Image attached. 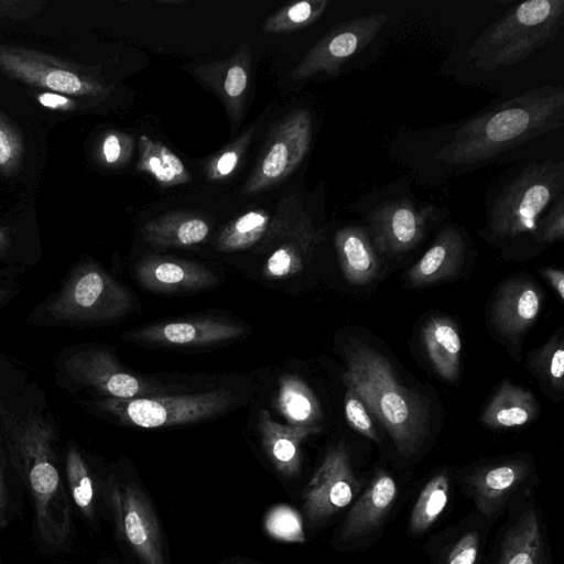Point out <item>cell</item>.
<instances>
[{
	"label": "cell",
	"instance_id": "1f68e13d",
	"mask_svg": "<svg viewBox=\"0 0 564 564\" xmlns=\"http://www.w3.org/2000/svg\"><path fill=\"white\" fill-rule=\"evenodd\" d=\"M531 367L552 388L563 391L564 340L561 332L535 351L531 359Z\"/></svg>",
	"mask_w": 564,
	"mask_h": 564
},
{
	"label": "cell",
	"instance_id": "5bb4252c",
	"mask_svg": "<svg viewBox=\"0 0 564 564\" xmlns=\"http://www.w3.org/2000/svg\"><path fill=\"white\" fill-rule=\"evenodd\" d=\"M542 292L525 279L510 280L497 293L492 322L505 335L513 337L528 329L540 314Z\"/></svg>",
	"mask_w": 564,
	"mask_h": 564
},
{
	"label": "cell",
	"instance_id": "60d3db41",
	"mask_svg": "<svg viewBox=\"0 0 564 564\" xmlns=\"http://www.w3.org/2000/svg\"><path fill=\"white\" fill-rule=\"evenodd\" d=\"M40 101L47 107H57L67 102V99L53 94H43L40 96Z\"/></svg>",
	"mask_w": 564,
	"mask_h": 564
},
{
	"label": "cell",
	"instance_id": "d6986e66",
	"mask_svg": "<svg viewBox=\"0 0 564 564\" xmlns=\"http://www.w3.org/2000/svg\"><path fill=\"white\" fill-rule=\"evenodd\" d=\"M528 471L529 466L524 462L514 460L475 474L470 487L477 509L486 516L495 514L522 482Z\"/></svg>",
	"mask_w": 564,
	"mask_h": 564
},
{
	"label": "cell",
	"instance_id": "7402d4cb",
	"mask_svg": "<svg viewBox=\"0 0 564 564\" xmlns=\"http://www.w3.org/2000/svg\"><path fill=\"white\" fill-rule=\"evenodd\" d=\"M539 412V403L530 391L505 381L482 411L480 420L491 429H510L532 422Z\"/></svg>",
	"mask_w": 564,
	"mask_h": 564
},
{
	"label": "cell",
	"instance_id": "277c9868",
	"mask_svg": "<svg viewBox=\"0 0 564 564\" xmlns=\"http://www.w3.org/2000/svg\"><path fill=\"white\" fill-rule=\"evenodd\" d=\"M564 164L542 161L523 169L501 192L489 214L494 238L534 235L539 218L546 207L562 195Z\"/></svg>",
	"mask_w": 564,
	"mask_h": 564
},
{
	"label": "cell",
	"instance_id": "8992f818",
	"mask_svg": "<svg viewBox=\"0 0 564 564\" xmlns=\"http://www.w3.org/2000/svg\"><path fill=\"white\" fill-rule=\"evenodd\" d=\"M313 123L307 109L292 111L270 131L253 172L242 188L256 195L286 180L307 154Z\"/></svg>",
	"mask_w": 564,
	"mask_h": 564
},
{
	"label": "cell",
	"instance_id": "484cf974",
	"mask_svg": "<svg viewBox=\"0 0 564 564\" xmlns=\"http://www.w3.org/2000/svg\"><path fill=\"white\" fill-rule=\"evenodd\" d=\"M137 170L150 174L162 187L183 185L192 181L182 160L166 145L147 134L139 137Z\"/></svg>",
	"mask_w": 564,
	"mask_h": 564
},
{
	"label": "cell",
	"instance_id": "4dcf8cb0",
	"mask_svg": "<svg viewBox=\"0 0 564 564\" xmlns=\"http://www.w3.org/2000/svg\"><path fill=\"white\" fill-rule=\"evenodd\" d=\"M66 474L73 500L86 519L95 517V489L89 470L82 456L69 449L66 459Z\"/></svg>",
	"mask_w": 564,
	"mask_h": 564
},
{
	"label": "cell",
	"instance_id": "e0dca14e",
	"mask_svg": "<svg viewBox=\"0 0 564 564\" xmlns=\"http://www.w3.org/2000/svg\"><path fill=\"white\" fill-rule=\"evenodd\" d=\"M465 243L454 228L442 230L432 246L411 267L408 280L414 288L426 286L455 275L464 259Z\"/></svg>",
	"mask_w": 564,
	"mask_h": 564
},
{
	"label": "cell",
	"instance_id": "ba28073f",
	"mask_svg": "<svg viewBox=\"0 0 564 564\" xmlns=\"http://www.w3.org/2000/svg\"><path fill=\"white\" fill-rule=\"evenodd\" d=\"M109 501L116 528L143 564H165L154 510L134 484H112Z\"/></svg>",
	"mask_w": 564,
	"mask_h": 564
},
{
	"label": "cell",
	"instance_id": "9c48e42d",
	"mask_svg": "<svg viewBox=\"0 0 564 564\" xmlns=\"http://www.w3.org/2000/svg\"><path fill=\"white\" fill-rule=\"evenodd\" d=\"M359 490L344 441L332 446L303 495V510L311 523L321 522L348 506Z\"/></svg>",
	"mask_w": 564,
	"mask_h": 564
},
{
	"label": "cell",
	"instance_id": "4316f807",
	"mask_svg": "<svg viewBox=\"0 0 564 564\" xmlns=\"http://www.w3.org/2000/svg\"><path fill=\"white\" fill-rule=\"evenodd\" d=\"M271 217L264 209H253L230 221L219 234L216 248L231 252L261 243L268 232Z\"/></svg>",
	"mask_w": 564,
	"mask_h": 564
},
{
	"label": "cell",
	"instance_id": "7c38bea8",
	"mask_svg": "<svg viewBox=\"0 0 564 564\" xmlns=\"http://www.w3.org/2000/svg\"><path fill=\"white\" fill-rule=\"evenodd\" d=\"M242 326L228 321L197 318L153 324L132 334L133 339L164 346H208L243 334Z\"/></svg>",
	"mask_w": 564,
	"mask_h": 564
},
{
	"label": "cell",
	"instance_id": "ab89813d",
	"mask_svg": "<svg viewBox=\"0 0 564 564\" xmlns=\"http://www.w3.org/2000/svg\"><path fill=\"white\" fill-rule=\"evenodd\" d=\"M11 144L8 135L0 130V164H4L11 156Z\"/></svg>",
	"mask_w": 564,
	"mask_h": 564
},
{
	"label": "cell",
	"instance_id": "3957f363",
	"mask_svg": "<svg viewBox=\"0 0 564 564\" xmlns=\"http://www.w3.org/2000/svg\"><path fill=\"white\" fill-rule=\"evenodd\" d=\"M564 23V0H529L490 24L467 52L478 69L495 70L524 61L553 41Z\"/></svg>",
	"mask_w": 564,
	"mask_h": 564
},
{
	"label": "cell",
	"instance_id": "44dd1931",
	"mask_svg": "<svg viewBox=\"0 0 564 564\" xmlns=\"http://www.w3.org/2000/svg\"><path fill=\"white\" fill-rule=\"evenodd\" d=\"M75 303L100 317H115L127 312L132 299L129 291L98 270L84 273L74 290Z\"/></svg>",
	"mask_w": 564,
	"mask_h": 564
},
{
	"label": "cell",
	"instance_id": "74e56055",
	"mask_svg": "<svg viewBox=\"0 0 564 564\" xmlns=\"http://www.w3.org/2000/svg\"><path fill=\"white\" fill-rule=\"evenodd\" d=\"M45 85L57 91L74 94L78 93L83 88V84L79 78L66 70H53L45 77Z\"/></svg>",
	"mask_w": 564,
	"mask_h": 564
},
{
	"label": "cell",
	"instance_id": "ac0fdd59",
	"mask_svg": "<svg viewBox=\"0 0 564 564\" xmlns=\"http://www.w3.org/2000/svg\"><path fill=\"white\" fill-rule=\"evenodd\" d=\"M334 245L343 275L350 284L366 285L377 278L379 260L364 228L345 227L338 230Z\"/></svg>",
	"mask_w": 564,
	"mask_h": 564
},
{
	"label": "cell",
	"instance_id": "9a60e30c",
	"mask_svg": "<svg viewBox=\"0 0 564 564\" xmlns=\"http://www.w3.org/2000/svg\"><path fill=\"white\" fill-rule=\"evenodd\" d=\"M261 445L275 469L284 477H293L301 469V445L321 432L319 425L301 426L274 421L267 410L258 415Z\"/></svg>",
	"mask_w": 564,
	"mask_h": 564
},
{
	"label": "cell",
	"instance_id": "603a6c76",
	"mask_svg": "<svg viewBox=\"0 0 564 564\" xmlns=\"http://www.w3.org/2000/svg\"><path fill=\"white\" fill-rule=\"evenodd\" d=\"M422 340L435 371L446 380H455L459 372L462 351L455 322L444 316L429 319L422 329Z\"/></svg>",
	"mask_w": 564,
	"mask_h": 564
},
{
	"label": "cell",
	"instance_id": "7a4b0ae2",
	"mask_svg": "<svg viewBox=\"0 0 564 564\" xmlns=\"http://www.w3.org/2000/svg\"><path fill=\"white\" fill-rule=\"evenodd\" d=\"M344 351L347 362L341 375L344 386L352 390L382 424L400 455L416 454L430 421L424 399L403 387L390 361L359 339L352 338Z\"/></svg>",
	"mask_w": 564,
	"mask_h": 564
},
{
	"label": "cell",
	"instance_id": "b9f144b4",
	"mask_svg": "<svg viewBox=\"0 0 564 564\" xmlns=\"http://www.w3.org/2000/svg\"><path fill=\"white\" fill-rule=\"evenodd\" d=\"M7 492L4 489V484L2 480V476L0 474V527H2L6 522L7 517Z\"/></svg>",
	"mask_w": 564,
	"mask_h": 564
},
{
	"label": "cell",
	"instance_id": "52a82bcc",
	"mask_svg": "<svg viewBox=\"0 0 564 564\" xmlns=\"http://www.w3.org/2000/svg\"><path fill=\"white\" fill-rule=\"evenodd\" d=\"M388 21L386 13L357 17L335 25L305 54L294 67V80L325 73L336 76L340 67L362 51Z\"/></svg>",
	"mask_w": 564,
	"mask_h": 564
},
{
	"label": "cell",
	"instance_id": "836d02e7",
	"mask_svg": "<svg viewBox=\"0 0 564 564\" xmlns=\"http://www.w3.org/2000/svg\"><path fill=\"white\" fill-rule=\"evenodd\" d=\"M345 416L351 429L359 434L375 442H380V437L375 429L370 413L366 409L360 398L347 389L345 394Z\"/></svg>",
	"mask_w": 564,
	"mask_h": 564
},
{
	"label": "cell",
	"instance_id": "5b68a950",
	"mask_svg": "<svg viewBox=\"0 0 564 564\" xmlns=\"http://www.w3.org/2000/svg\"><path fill=\"white\" fill-rule=\"evenodd\" d=\"M235 401L232 391L220 388L192 394L117 399L110 402V409L126 423L158 429L209 419Z\"/></svg>",
	"mask_w": 564,
	"mask_h": 564
},
{
	"label": "cell",
	"instance_id": "8d00e7d4",
	"mask_svg": "<svg viewBox=\"0 0 564 564\" xmlns=\"http://www.w3.org/2000/svg\"><path fill=\"white\" fill-rule=\"evenodd\" d=\"M132 139L117 133L108 134L102 143V154L107 163H117L132 151Z\"/></svg>",
	"mask_w": 564,
	"mask_h": 564
},
{
	"label": "cell",
	"instance_id": "d4e9b609",
	"mask_svg": "<svg viewBox=\"0 0 564 564\" xmlns=\"http://www.w3.org/2000/svg\"><path fill=\"white\" fill-rule=\"evenodd\" d=\"M499 564H545L536 513L528 509L505 535Z\"/></svg>",
	"mask_w": 564,
	"mask_h": 564
},
{
	"label": "cell",
	"instance_id": "2e32d148",
	"mask_svg": "<svg viewBox=\"0 0 564 564\" xmlns=\"http://www.w3.org/2000/svg\"><path fill=\"white\" fill-rule=\"evenodd\" d=\"M398 486L390 474L380 470L355 502L340 529L341 541L364 536L376 530L390 511Z\"/></svg>",
	"mask_w": 564,
	"mask_h": 564
},
{
	"label": "cell",
	"instance_id": "6da1fadb",
	"mask_svg": "<svg viewBox=\"0 0 564 564\" xmlns=\"http://www.w3.org/2000/svg\"><path fill=\"white\" fill-rule=\"evenodd\" d=\"M563 120L564 88L536 87L466 121L436 158L454 165L486 161L560 128Z\"/></svg>",
	"mask_w": 564,
	"mask_h": 564
},
{
	"label": "cell",
	"instance_id": "d590c367",
	"mask_svg": "<svg viewBox=\"0 0 564 564\" xmlns=\"http://www.w3.org/2000/svg\"><path fill=\"white\" fill-rule=\"evenodd\" d=\"M478 551L479 535L476 531H470L454 545L445 564H475Z\"/></svg>",
	"mask_w": 564,
	"mask_h": 564
},
{
	"label": "cell",
	"instance_id": "d6a6232c",
	"mask_svg": "<svg viewBox=\"0 0 564 564\" xmlns=\"http://www.w3.org/2000/svg\"><path fill=\"white\" fill-rule=\"evenodd\" d=\"M256 124L249 127L225 149L213 156L205 166V176L209 181H223L238 167L254 134Z\"/></svg>",
	"mask_w": 564,
	"mask_h": 564
},
{
	"label": "cell",
	"instance_id": "4fadbf2b",
	"mask_svg": "<svg viewBox=\"0 0 564 564\" xmlns=\"http://www.w3.org/2000/svg\"><path fill=\"white\" fill-rule=\"evenodd\" d=\"M250 66V50L245 44L229 58L205 64L195 69L200 80L220 97L232 123H237L243 113Z\"/></svg>",
	"mask_w": 564,
	"mask_h": 564
},
{
	"label": "cell",
	"instance_id": "f35d334b",
	"mask_svg": "<svg viewBox=\"0 0 564 564\" xmlns=\"http://www.w3.org/2000/svg\"><path fill=\"white\" fill-rule=\"evenodd\" d=\"M542 275L550 282L561 301H564V273L557 268H543Z\"/></svg>",
	"mask_w": 564,
	"mask_h": 564
},
{
	"label": "cell",
	"instance_id": "ffe728a7",
	"mask_svg": "<svg viewBox=\"0 0 564 564\" xmlns=\"http://www.w3.org/2000/svg\"><path fill=\"white\" fill-rule=\"evenodd\" d=\"M210 230L208 221L197 213L170 212L147 224L141 229L143 239L160 247H191L204 241Z\"/></svg>",
	"mask_w": 564,
	"mask_h": 564
},
{
	"label": "cell",
	"instance_id": "30bf717a",
	"mask_svg": "<svg viewBox=\"0 0 564 564\" xmlns=\"http://www.w3.org/2000/svg\"><path fill=\"white\" fill-rule=\"evenodd\" d=\"M431 207H416L401 198L377 206L368 216L376 251L397 254L406 252L423 238Z\"/></svg>",
	"mask_w": 564,
	"mask_h": 564
},
{
	"label": "cell",
	"instance_id": "f546056e",
	"mask_svg": "<svg viewBox=\"0 0 564 564\" xmlns=\"http://www.w3.org/2000/svg\"><path fill=\"white\" fill-rule=\"evenodd\" d=\"M328 4V0H304L290 3L269 17L262 29L267 33L304 29L321 18Z\"/></svg>",
	"mask_w": 564,
	"mask_h": 564
},
{
	"label": "cell",
	"instance_id": "f1b7e54d",
	"mask_svg": "<svg viewBox=\"0 0 564 564\" xmlns=\"http://www.w3.org/2000/svg\"><path fill=\"white\" fill-rule=\"evenodd\" d=\"M448 490L449 480L445 471L426 482L411 512L410 529L413 533H422L435 523L447 505Z\"/></svg>",
	"mask_w": 564,
	"mask_h": 564
},
{
	"label": "cell",
	"instance_id": "83f0119b",
	"mask_svg": "<svg viewBox=\"0 0 564 564\" xmlns=\"http://www.w3.org/2000/svg\"><path fill=\"white\" fill-rule=\"evenodd\" d=\"M319 234L294 239L276 246L267 259L262 274L265 279H282L301 272L311 261Z\"/></svg>",
	"mask_w": 564,
	"mask_h": 564
},
{
	"label": "cell",
	"instance_id": "cb8c5ba5",
	"mask_svg": "<svg viewBox=\"0 0 564 564\" xmlns=\"http://www.w3.org/2000/svg\"><path fill=\"white\" fill-rule=\"evenodd\" d=\"M275 406L290 425H317L323 416L313 390L300 377L291 373L279 378Z\"/></svg>",
	"mask_w": 564,
	"mask_h": 564
},
{
	"label": "cell",
	"instance_id": "e575fe53",
	"mask_svg": "<svg viewBox=\"0 0 564 564\" xmlns=\"http://www.w3.org/2000/svg\"><path fill=\"white\" fill-rule=\"evenodd\" d=\"M534 237L540 242H554L564 237V197L560 195L549 213L539 220Z\"/></svg>",
	"mask_w": 564,
	"mask_h": 564
},
{
	"label": "cell",
	"instance_id": "8fae6325",
	"mask_svg": "<svg viewBox=\"0 0 564 564\" xmlns=\"http://www.w3.org/2000/svg\"><path fill=\"white\" fill-rule=\"evenodd\" d=\"M135 278L144 289L159 293L197 291L217 282V276L200 263L162 256L142 258Z\"/></svg>",
	"mask_w": 564,
	"mask_h": 564
}]
</instances>
